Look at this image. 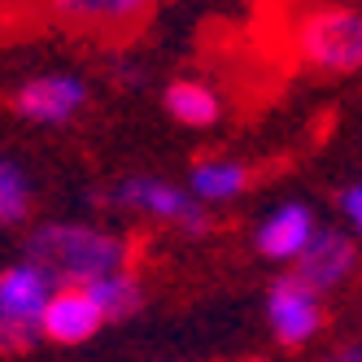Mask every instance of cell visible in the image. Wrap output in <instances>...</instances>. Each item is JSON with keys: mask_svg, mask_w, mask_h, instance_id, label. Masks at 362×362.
I'll return each mask as SVG.
<instances>
[{"mask_svg": "<svg viewBox=\"0 0 362 362\" xmlns=\"http://www.w3.org/2000/svg\"><path fill=\"white\" fill-rule=\"evenodd\" d=\"M27 262L44 267L57 288H88L127 267V240L83 223H44L27 240Z\"/></svg>", "mask_w": 362, "mask_h": 362, "instance_id": "cell-1", "label": "cell"}, {"mask_svg": "<svg viewBox=\"0 0 362 362\" xmlns=\"http://www.w3.org/2000/svg\"><path fill=\"white\" fill-rule=\"evenodd\" d=\"M293 57L305 70L354 74L362 70V13L341 5H310L293 18Z\"/></svg>", "mask_w": 362, "mask_h": 362, "instance_id": "cell-2", "label": "cell"}, {"mask_svg": "<svg viewBox=\"0 0 362 362\" xmlns=\"http://www.w3.org/2000/svg\"><path fill=\"white\" fill-rule=\"evenodd\" d=\"M57 293V279L35 262L0 271V354H22L44 336V310Z\"/></svg>", "mask_w": 362, "mask_h": 362, "instance_id": "cell-3", "label": "cell"}, {"mask_svg": "<svg viewBox=\"0 0 362 362\" xmlns=\"http://www.w3.org/2000/svg\"><path fill=\"white\" fill-rule=\"evenodd\" d=\"M153 5L158 0H53V13L79 35L122 40L153 13Z\"/></svg>", "mask_w": 362, "mask_h": 362, "instance_id": "cell-4", "label": "cell"}, {"mask_svg": "<svg viewBox=\"0 0 362 362\" xmlns=\"http://www.w3.org/2000/svg\"><path fill=\"white\" fill-rule=\"evenodd\" d=\"M267 315L271 327L279 336V345H305L310 336L323 327V305H319V288L293 271L271 284V297H267Z\"/></svg>", "mask_w": 362, "mask_h": 362, "instance_id": "cell-5", "label": "cell"}, {"mask_svg": "<svg viewBox=\"0 0 362 362\" xmlns=\"http://www.w3.org/2000/svg\"><path fill=\"white\" fill-rule=\"evenodd\" d=\"M114 205H122V210H140V214H158V218H170L179 227L188 231H205V210L184 192V188H170L162 184V179H127V184H118L110 192Z\"/></svg>", "mask_w": 362, "mask_h": 362, "instance_id": "cell-6", "label": "cell"}, {"mask_svg": "<svg viewBox=\"0 0 362 362\" xmlns=\"http://www.w3.org/2000/svg\"><path fill=\"white\" fill-rule=\"evenodd\" d=\"M83 100H88V88L79 79H70V74H48V79L22 83L9 105L31 122H66Z\"/></svg>", "mask_w": 362, "mask_h": 362, "instance_id": "cell-7", "label": "cell"}, {"mask_svg": "<svg viewBox=\"0 0 362 362\" xmlns=\"http://www.w3.org/2000/svg\"><path fill=\"white\" fill-rule=\"evenodd\" d=\"M100 323H105V315H100V305L92 301L88 288H57L48 310H44V336L57 345L92 341Z\"/></svg>", "mask_w": 362, "mask_h": 362, "instance_id": "cell-8", "label": "cell"}, {"mask_svg": "<svg viewBox=\"0 0 362 362\" xmlns=\"http://www.w3.org/2000/svg\"><path fill=\"white\" fill-rule=\"evenodd\" d=\"M358 267V249L349 236H341V231H319L315 240H310V249L297 257V275L310 284V288H336L341 279H349V271Z\"/></svg>", "mask_w": 362, "mask_h": 362, "instance_id": "cell-9", "label": "cell"}, {"mask_svg": "<svg viewBox=\"0 0 362 362\" xmlns=\"http://www.w3.org/2000/svg\"><path fill=\"white\" fill-rule=\"evenodd\" d=\"M315 218H310L305 205H284L275 210L262 227H257V253L275 257V262H288V257H301L315 240Z\"/></svg>", "mask_w": 362, "mask_h": 362, "instance_id": "cell-10", "label": "cell"}, {"mask_svg": "<svg viewBox=\"0 0 362 362\" xmlns=\"http://www.w3.org/2000/svg\"><path fill=\"white\" fill-rule=\"evenodd\" d=\"M166 110H170V118H179V122H188V127H210V122H218V96L205 88V83H197V79H175L170 88H166Z\"/></svg>", "mask_w": 362, "mask_h": 362, "instance_id": "cell-11", "label": "cell"}, {"mask_svg": "<svg viewBox=\"0 0 362 362\" xmlns=\"http://www.w3.org/2000/svg\"><path fill=\"white\" fill-rule=\"evenodd\" d=\"M88 293H92V301L100 305V315H105V319H132L136 310H140V301H144L140 279H136V275H127V271L88 284Z\"/></svg>", "mask_w": 362, "mask_h": 362, "instance_id": "cell-12", "label": "cell"}, {"mask_svg": "<svg viewBox=\"0 0 362 362\" xmlns=\"http://www.w3.org/2000/svg\"><path fill=\"white\" fill-rule=\"evenodd\" d=\"M249 166L240 162H201L192 170V192L205 197V201H223V197H236L245 184H249Z\"/></svg>", "mask_w": 362, "mask_h": 362, "instance_id": "cell-13", "label": "cell"}, {"mask_svg": "<svg viewBox=\"0 0 362 362\" xmlns=\"http://www.w3.org/2000/svg\"><path fill=\"white\" fill-rule=\"evenodd\" d=\"M31 214V188L13 162H0V223H22Z\"/></svg>", "mask_w": 362, "mask_h": 362, "instance_id": "cell-14", "label": "cell"}, {"mask_svg": "<svg viewBox=\"0 0 362 362\" xmlns=\"http://www.w3.org/2000/svg\"><path fill=\"white\" fill-rule=\"evenodd\" d=\"M341 205H345L349 223H358V231H362V184H358V188H349V192L341 197Z\"/></svg>", "mask_w": 362, "mask_h": 362, "instance_id": "cell-15", "label": "cell"}, {"mask_svg": "<svg viewBox=\"0 0 362 362\" xmlns=\"http://www.w3.org/2000/svg\"><path fill=\"white\" fill-rule=\"evenodd\" d=\"M327 362H362V336H354V341H345L341 349H336Z\"/></svg>", "mask_w": 362, "mask_h": 362, "instance_id": "cell-16", "label": "cell"}]
</instances>
